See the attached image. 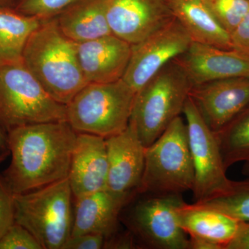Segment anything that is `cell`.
Listing matches in <instances>:
<instances>
[{"label":"cell","instance_id":"cell-1","mask_svg":"<svg viewBox=\"0 0 249 249\" xmlns=\"http://www.w3.org/2000/svg\"><path fill=\"white\" fill-rule=\"evenodd\" d=\"M78 133L67 121L27 124L7 132L11 163L2 176L15 195L68 178Z\"/></svg>","mask_w":249,"mask_h":249},{"label":"cell","instance_id":"cell-2","mask_svg":"<svg viewBox=\"0 0 249 249\" xmlns=\"http://www.w3.org/2000/svg\"><path fill=\"white\" fill-rule=\"evenodd\" d=\"M22 62L53 99L67 106L88 84L77 43L62 34L55 18L43 20L28 40Z\"/></svg>","mask_w":249,"mask_h":249},{"label":"cell","instance_id":"cell-3","mask_svg":"<svg viewBox=\"0 0 249 249\" xmlns=\"http://www.w3.org/2000/svg\"><path fill=\"white\" fill-rule=\"evenodd\" d=\"M193 84L175 60L165 65L136 93L130 122L145 147L183 113Z\"/></svg>","mask_w":249,"mask_h":249},{"label":"cell","instance_id":"cell-4","mask_svg":"<svg viewBox=\"0 0 249 249\" xmlns=\"http://www.w3.org/2000/svg\"><path fill=\"white\" fill-rule=\"evenodd\" d=\"M67 121V106L53 99L22 60L0 62V125Z\"/></svg>","mask_w":249,"mask_h":249},{"label":"cell","instance_id":"cell-5","mask_svg":"<svg viewBox=\"0 0 249 249\" xmlns=\"http://www.w3.org/2000/svg\"><path fill=\"white\" fill-rule=\"evenodd\" d=\"M135 96L123 78L88 83L67 105V121L77 133L108 138L127 128Z\"/></svg>","mask_w":249,"mask_h":249},{"label":"cell","instance_id":"cell-6","mask_svg":"<svg viewBox=\"0 0 249 249\" xmlns=\"http://www.w3.org/2000/svg\"><path fill=\"white\" fill-rule=\"evenodd\" d=\"M186 124L178 116L145 149L138 195H182L194 184Z\"/></svg>","mask_w":249,"mask_h":249},{"label":"cell","instance_id":"cell-7","mask_svg":"<svg viewBox=\"0 0 249 249\" xmlns=\"http://www.w3.org/2000/svg\"><path fill=\"white\" fill-rule=\"evenodd\" d=\"M72 196L68 178L15 195V222L27 229L42 249H62L71 235Z\"/></svg>","mask_w":249,"mask_h":249},{"label":"cell","instance_id":"cell-8","mask_svg":"<svg viewBox=\"0 0 249 249\" xmlns=\"http://www.w3.org/2000/svg\"><path fill=\"white\" fill-rule=\"evenodd\" d=\"M142 196L126 219L136 240L150 249H189V237L178 217L182 195Z\"/></svg>","mask_w":249,"mask_h":249},{"label":"cell","instance_id":"cell-9","mask_svg":"<svg viewBox=\"0 0 249 249\" xmlns=\"http://www.w3.org/2000/svg\"><path fill=\"white\" fill-rule=\"evenodd\" d=\"M182 114L194 168L193 199L194 203L204 202L226 193L231 180L226 175L217 136L205 123L190 96Z\"/></svg>","mask_w":249,"mask_h":249},{"label":"cell","instance_id":"cell-10","mask_svg":"<svg viewBox=\"0 0 249 249\" xmlns=\"http://www.w3.org/2000/svg\"><path fill=\"white\" fill-rule=\"evenodd\" d=\"M192 42L184 28L174 18L145 40L132 45L123 80L137 93L168 62L184 53Z\"/></svg>","mask_w":249,"mask_h":249},{"label":"cell","instance_id":"cell-11","mask_svg":"<svg viewBox=\"0 0 249 249\" xmlns=\"http://www.w3.org/2000/svg\"><path fill=\"white\" fill-rule=\"evenodd\" d=\"M111 34L131 45L152 35L173 19L165 0H103Z\"/></svg>","mask_w":249,"mask_h":249},{"label":"cell","instance_id":"cell-12","mask_svg":"<svg viewBox=\"0 0 249 249\" xmlns=\"http://www.w3.org/2000/svg\"><path fill=\"white\" fill-rule=\"evenodd\" d=\"M108 161L107 190L132 200L138 196L146 147L129 121L121 133L106 139Z\"/></svg>","mask_w":249,"mask_h":249},{"label":"cell","instance_id":"cell-13","mask_svg":"<svg viewBox=\"0 0 249 249\" xmlns=\"http://www.w3.org/2000/svg\"><path fill=\"white\" fill-rule=\"evenodd\" d=\"M189 96L216 134L249 106V77H231L193 86Z\"/></svg>","mask_w":249,"mask_h":249},{"label":"cell","instance_id":"cell-14","mask_svg":"<svg viewBox=\"0 0 249 249\" xmlns=\"http://www.w3.org/2000/svg\"><path fill=\"white\" fill-rule=\"evenodd\" d=\"M175 60L186 72L193 87L223 78L249 77V57L232 49L193 42Z\"/></svg>","mask_w":249,"mask_h":249},{"label":"cell","instance_id":"cell-15","mask_svg":"<svg viewBox=\"0 0 249 249\" xmlns=\"http://www.w3.org/2000/svg\"><path fill=\"white\" fill-rule=\"evenodd\" d=\"M108 161L106 139L78 133L68 179L75 199L107 189Z\"/></svg>","mask_w":249,"mask_h":249},{"label":"cell","instance_id":"cell-16","mask_svg":"<svg viewBox=\"0 0 249 249\" xmlns=\"http://www.w3.org/2000/svg\"><path fill=\"white\" fill-rule=\"evenodd\" d=\"M132 45L110 34L77 43L80 68L88 83H108L122 79Z\"/></svg>","mask_w":249,"mask_h":249},{"label":"cell","instance_id":"cell-17","mask_svg":"<svg viewBox=\"0 0 249 249\" xmlns=\"http://www.w3.org/2000/svg\"><path fill=\"white\" fill-rule=\"evenodd\" d=\"M131 201L107 189L76 199L71 235L96 233L107 238L117 231L122 210Z\"/></svg>","mask_w":249,"mask_h":249},{"label":"cell","instance_id":"cell-18","mask_svg":"<svg viewBox=\"0 0 249 249\" xmlns=\"http://www.w3.org/2000/svg\"><path fill=\"white\" fill-rule=\"evenodd\" d=\"M180 224L188 237H199L227 249L235 237L241 221L203 205L187 204L178 209Z\"/></svg>","mask_w":249,"mask_h":249},{"label":"cell","instance_id":"cell-19","mask_svg":"<svg viewBox=\"0 0 249 249\" xmlns=\"http://www.w3.org/2000/svg\"><path fill=\"white\" fill-rule=\"evenodd\" d=\"M193 42L232 50L230 34L217 22L204 0H165Z\"/></svg>","mask_w":249,"mask_h":249},{"label":"cell","instance_id":"cell-20","mask_svg":"<svg viewBox=\"0 0 249 249\" xmlns=\"http://www.w3.org/2000/svg\"><path fill=\"white\" fill-rule=\"evenodd\" d=\"M55 19L62 34L76 43L112 34L103 0H80L62 11Z\"/></svg>","mask_w":249,"mask_h":249},{"label":"cell","instance_id":"cell-21","mask_svg":"<svg viewBox=\"0 0 249 249\" xmlns=\"http://www.w3.org/2000/svg\"><path fill=\"white\" fill-rule=\"evenodd\" d=\"M42 21L0 6V62L22 60L29 37Z\"/></svg>","mask_w":249,"mask_h":249},{"label":"cell","instance_id":"cell-22","mask_svg":"<svg viewBox=\"0 0 249 249\" xmlns=\"http://www.w3.org/2000/svg\"><path fill=\"white\" fill-rule=\"evenodd\" d=\"M216 136L226 170L249 160V105Z\"/></svg>","mask_w":249,"mask_h":249},{"label":"cell","instance_id":"cell-23","mask_svg":"<svg viewBox=\"0 0 249 249\" xmlns=\"http://www.w3.org/2000/svg\"><path fill=\"white\" fill-rule=\"evenodd\" d=\"M196 204L217 210L241 222H249V179L231 180L230 188L224 194Z\"/></svg>","mask_w":249,"mask_h":249},{"label":"cell","instance_id":"cell-24","mask_svg":"<svg viewBox=\"0 0 249 249\" xmlns=\"http://www.w3.org/2000/svg\"><path fill=\"white\" fill-rule=\"evenodd\" d=\"M204 1L219 24L230 35L249 9V0Z\"/></svg>","mask_w":249,"mask_h":249},{"label":"cell","instance_id":"cell-25","mask_svg":"<svg viewBox=\"0 0 249 249\" xmlns=\"http://www.w3.org/2000/svg\"><path fill=\"white\" fill-rule=\"evenodd\" d=\"M78 1L80 0H18L13 7L26 16L47 20L57 17Z\"/></svg>","mask_w":249,"mask_h":249},{"label":"cell","instance_id":"cell-26","mask_svg":"<svg viewBox=\"0 0 249 249\" xmlns=\"http://www.w3.org/2000/svg\"><path fill=\"white\" fill-rule=\"evenodd\" d=\"M0 249H42L30 232L15 222L0 237Z\"/></svg>","mask_w":249,"mask_h":249},{"label":"cell","instance_id":"cell-27","mask_svg":"<svg viewBox=\"0 0 249 249\" xmlns=\"http://www.w3.org/2000/svg\"><path fill=\"white\" fill-rule=\"evenodd\" d=\"M15 224V194L0 175V237Z\"/></svg>","mask_w":249,"mask_h":249},{"label":"cell","instance_id":"cell-28","mask_svg":"<svg viewBox=\"0 0 249 249\" xmlns=\"http://www.w3.org/2000/svg\"><path fill=\"white\" fill-rule=\"evenodd\" d=\"M106 237L96 233L71 235L62 246V249H101L104 247Z\"/></svg>","mask_w":249,"mask_h":249},{"label":"cell","instance_id":"cell-29","mask_svg":"<svg viewBox=\"0 0 249 249\" xmlns=\"http://www.w3.org/2000/svg\"><path fill=\"white\" fill-rule=\"evenodd\" d=\"M230 36L232 50L249 57V9Z\"/></svg>","mask_w":249,"mask_h":249},{"label":"cell","instance_id":"cell-30","mask_svg":"<svg viewBox=\"0 0 249 249\" xmlns=\"http://www.w3.org/2000/svg\"><path fill=\"white\" fill-rule=\"evenodd\" d=\"M113 234L105 241L103 249H132L137 248V240L130 231L121 234Z\"/></svg>","mask_w":249,"mask_h":249},{"label":"cell","instance_id":"cell-31","mask_svg":"<svg viewBox=\"0 0 249 249\" xmlns=\"http://www.w3.org/2000/svg\"><path fill=\"white\" fill-rule=\"evenodd\" d=\"M227 249H249V222L241 223L238 232Z\"/></svg>","mask_w":249,"mask_h":249},{"label":"cell","instance_id":"cell-32","mask_svg":"<svg viewBox=\"0 0 249 249\" xmlns=\"http://www.w3.org/2000/svg\"><path fill=\"white\" fill-rule=\"evenodd\" d=\"M189 237V249H221L219 246L199 237Z\"/></svg>","mask_w":249,"mask_h":249},{"label":"cell","instance_id":"cell-33","mask_svg":"<svg viewBox=\"0 0 249 249\" xmlns=\"http://www.w3.org/2000/svg\"><path fill=\"white\" fill-rule=\"evenodd\" d=\"M9 155L7 132L0 125V155Z\"/></svg>","mask_w":249,"mask_h":249},{"label":"cell","instance_id":"cell-34","mask_svg":"<svg viewBox=\"0 0 249 249\" xmlns=\"http://www.w3.org/2000/svg\"><path fill=\"white\" fill-rule=\"evenodd\" d=\"M15 3H16V0H0V6L13 7Z\"/></svg>","mask_w":249,"mask_h":249},{"label":"cell","instance_id":"cell-35","mask_svg":"<svg viewBox=\"0 0 249 249\" xmlns=\"http://www.w3.org/2000/svg\"><path fill=\"white\" fill-rule=\"evenodd\" d=\"M242 173L245 176L249 177V160L245 161L242 168Z\"/></svg>","mask_w":249,"mask_h":249},{"label":"cell","instance_id":"cell-36","mask_svg":"<svg viewBox=\"0 0 249 249\" xmlns=\"http://www.w3.org/2000/svg\"><path fill=\"white\" fill-rule=\"evenodd\" d=\"M9 155H6V154H4V155H0V163L4 161L5 160H6V157H8Z\"/></svg>","mask_w":249,"mask_h":249}]
</instances>
